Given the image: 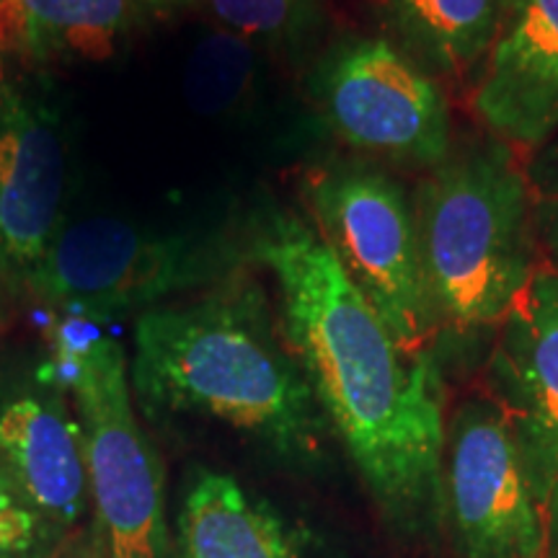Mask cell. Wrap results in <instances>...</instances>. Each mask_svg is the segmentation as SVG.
Listing matches in <instances>:
<instances>
[{
    "label": "cell",
    "mask_w": 558,
    "mask_h": 558,
    "mask_svg": "<svg viewBox=\"0 0 558 558\" xmlns=\"http://www.w3.org/2000/svg\"><path fill=\"white\" fill-rule=\"evenodd\" d=\"M248 254L275 277L282 337L373 499L403 533L437 527L448 507L437 354L403 347L318 228L292 209L256 220Z\"/></svg>",
    "instance_id": "1"
},
{
    "label": "cell",
    "mask_w": 558,
    "mask_h": 558,
    "mask_svg": "<svg viewBox=\"0 0 558 558\" xmlns=\"http://www.w3.org/2000/svg\"><path fill=\"white\" fill-rule=\"evenodd\" d=\"M132 344V399L153 422H218L305 469L324 458L331 427L256 284L143 311Z\"/></svg>",
    "instance_id": "2"
},
{
    "label": "cell",
    "mask_w": 558,
    "mask_h": 558,
    "mask_svg": "<svg viewBox=\"0 0 558 558\" xmlns=\"http://www.w3.org/2000/svg\"><path fill=\"white\" fill-rule=\"evenodd\" d=\"M411 199L439 339L497 329L543 267L520 153L492 135L452 145Z\"/></svg>",
    "instance_id": "3"
},
{
    "label": "cell",
    "mask_w": 558,
    "mask_h": 558,
    "mask_svg": "<svg viewBox=\"0 0 558 558\" xmlns=\"http://www.w3.org/2000/svg\"><path fill=\"white\" fill-rule=\"evenodd\" d=\"M94 320L70 316L54 326L47 362L78 414L96 527L109 558H177L163 465L137 422L128 354Z\"/></svg>",
    "instance_id": "4"
},
{
    "label": "cell",
    "mask_w": 558,
    "mask_h": 558,
    "mask_svg": "<svg viewBox=\"0 0 558 558\" xmlns=\"http://www.w3.org/2000/svg\"><path fill=\"white\" fill-rule=\"evenodd\" d=\"M305 197L311 222L396 339L437 354L439 324L407 186L378 166L339 160L308 173Z\"/></svg>",
    "instance_id": "5"
},
{
    "label": "cell",
    "mask_w": 558,
    "mask_h": 558,
    "mask_svg": "<svg viewBox=\"0 0 558 558\" xmlns=\"http://www.w3.org/2000/svg\"><path fill=\"white\" fill-rule=\"evenodd\" d=\"M239 256L226 241L160 233L114 218L62 226L24 292L68 316L109 318L158 308L166 298L233 279Z\"/></svg>",
    "instance_id": "6"
},
{
    "label": "cell",
    "mask_w": 558,
    "mask_h": 558,
    "mask_svg": "<svg viewBox=\"0 0 558 558\" xmlns=\"http://www.w3.org/2000/svg\"><path fill=\"white\" fill-rule=\"evenodd\" d=\"M311 96L349 148L429 171L452 148L442 81L388 37H349L318 60Z\"/></svg>",
    "instance_id": "7"
},
{
    "label": "cell",
    "mask_w": 558,
    "mask_h": 558,
    "mask_svg": "<svg viewBox=\"0 0 558 558\" xmlns=\"http://www.w3.org/2000/svg\"><path fill=\"white\" fill-rule=\"evenodd\" d=\"M445 501L465 558H550V522L520 442L492 399L460 403L445 442Z\"/></svg>",
    "instance_id": "8"
},
{
    "label": "cell",
    "mask_w": 558,
    "mask_h": 558,
    "mask_svg": "<svg viewBox=\"0 0 558 558\" xmlns=\"http://www.w3.org/2000/svg\"><path fill=\"white\" fill-rule=\"evenodd\" d=\"M0 465L60 538L88 514L81 422L47 357L0 360Z\"/></svg>",
    "instance_id": "9"
},
{
    "label": "cell",
    "mask_w": 558,
    "mask_h": 558,
    "mask_svg": "<svg viewBox=\"0 0 558 558\" xmlns=\"http://www.w3.org/2000/svg\"><path fill=\"white\" fill-rule=\"evenodd\" d=\"M492 401L507 416L530 481L558 530V271L543 264L501 318L486 362Z\"/></svg>",
    "instance_id": "10"
},
{
    "label": "cell",
    "mask_w": 558,
    "mask_h": 558,
    "mask_svg": "<svg viewBox=\"0 0 558 558\" xmlns=\"http://www.w3.org/2000/svg\"><path fill=\"white\" fill-rule=\"evenodd\" d=\"M65 148L0 62V282L24 292L62 228Z\"/></svg>",
    "instance_id": "11"
},
{
    "label": "cell",
    "mask_w": 558,
    "mask_h": 558,
    "mask_svg": "<svg viewBox=\"0 0 558 558\" xmlns=\"http://www.w3.org/2000/svg\"><path fill=\"white\" fill-rule=\"evenodd\" d=\"M471 109L520 156L558 135V0H514L473 75Z\"/></svg>",
    "instance_id": "12"
},
{
    "label": "cell",
    "mask_w": 558,
    "mask_h": 558,
    "mask_svg": "<svg viewBox=\"0 0 558 558\" xmlns=\"http://www.w3.org/2000/svg\"><path fill=\"white\" fill-rule=\"evenodd\" d=\"M177 558H308L295 522L230 473L197 469L173 518Z\"/></svg>",
    "instance_id": "13"
},
{
    "label": "cell",
    "mask_w": 558,
    "mask_h": 558,
    "mask_svg": "<svg viewBox=\"0 0 558 558\" xmlns=\"http://www.w3.org/2000/svg\"><path fill=\"white\" fill-rule=\"evenodd\" d=\"M132 0H0V54L101 62L120 50Z\"/></svg>",
    "instance_id": "14"
},
{
    "label": "cell",
    "mask_w": 558,
    "mask_h": 558,
    "mask_svg": "<svg viewBox=\"0 0 558 558\" xmlns=\"http://www.w3.org/2000/svg\"><path fill=\"white\" fill-rule=\"evenodd\" d=\"M393 32L437 81H473L514 0H383Z\"/></svg>",
    "instance_id": "15"
},
{
    "label": "cell",
    "mask_w": 558,
    "mask_h": 558,
    "mask_svg": "<svg viewBox=\"0 0 558 558\" xmlns=\"http://www.w3.org/2000/svg\"><path fill=\"white\" fill-rule=\"evenodd\" d=\"M259 47L226 29L202 34L184 70L186 101L197 114L228 117L248 101L259 73Z\"/></svg>",
    "instance_id": "16"
},
{
    "label": "cell",
    "mask_w": 558,
    "mask_h": 558,
    "mask_svg": "<svg viewBox=\"0 0 558 558\" xmlns=\"http://www.w3.org/2000/svg\"><path fill=\"white\" fill-rule=\"evenodd\" d=\"M207 9L220 29L259 50H298L324 24V0H207Z\"/></svg>",
    "instance_id": "17"
},
{
    "label": "cell",
    "mask_w": 558,
    "mask_h": 558,
    "mask_svg": "<svg viewBox=\"0 0 558 558\" xmlns=\"http://www.w3.org/2000/svg\"><path fill=\"white\" fill-rule=\"evenodd\" d=\"M62 541L0 465V558H54Z\"/></svg>",
    "instance_id": "18"
},
{
    "label": "cell",
    "mask_w": 558,
    "mask_h": 558,
    "mask_svg": "<svg viewBox=\"0 0 558 558\" xmlns=\"http://www.w3.org/2000/svg\"><path fill=\"white\" fill-rule=\"evenodd\" d=\"M525 181L543 264L558 271V135L527 153Z\"/></svg>",
    "instance_id": "19"
},
{
    "label": "cell",
    "mask_w": 558,
    "mask_h": 558,
    "mask_svg": "<svg viewBox=\"0 0 558 558\" xmlns=\"http://www.w3.org/2000/svg\"><path fill=\"white\" fill-rule=\"evenodd\" d=\"M68 558H109L107 543H104L96 522L86 530V538H83V543H78V546L70 550Z\"/></svg>",
    "instance_id": "20"
},
{
    "label": "cell",
    "mask_w": 558,
    "mask_h": 558,
    "mask_svg": "<svg viewBox=\"0 0 558 558\" xmlns=\"http://www.w3.org/2000/svg\"><path fill=\"white\" fill-rule=\"evenodd\" d=\"M137 3L150 5V9H177V5H186L192 0H137Z\"/></svg>",
    "instance_id": "21"
},
{
    "label": "cell",
    "mask_w": 558,
    "mask_h": 558,
    "mask_svg": "<svg viewBox=\"0 0 558 558\" xmlns=\"http://www.w3.org/2000/svg\"><path fill=\"white\" fill-rule=\"evenodd\" d=\"M3 316H5V313H3V300H0V324H3Z\"/></svg>",
    "instance_id": "22"
},
{
    "label": "cell",
    "mask_w": 558,
    "mask_h": 558,
    "mask_svg": "<svg viewBox=\"0 0 558 558\" xmlns=\"http://www.w3.org/2000/svg\"><path fill=\"white\" fill-rule=\"evenodd\" d=\"M54 558H60V554H58V556H54Z\"/></svg>",
    "instance_id": "23"
}]
</instances>
